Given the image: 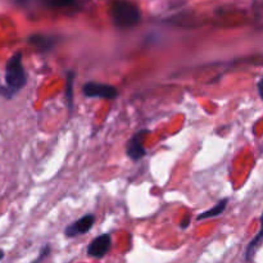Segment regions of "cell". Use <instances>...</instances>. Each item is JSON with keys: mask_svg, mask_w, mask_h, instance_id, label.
I'll return each mask as SVG.
<instances>
[{"mask_svg": "<svg viewBox=\"0 0 263 263\" xmlns=\"http://www.w3.org/2000/svg\"><path fill=\"white\" fill-rule=\"evenodd\" d=\"M27 84V73L22 63V53L13 54L5 66V85L0 86V95L7 99L14 97Z\"/></svg>", "mask_w": 263, "mask_h": 263, "instance_id": "cell-1", "label": "cell"}, {"mask_svg": "<svg viewBox=\"0 0 263 263\" xmlns=\"http://www.w3.org/2000/svg\"><path fill=\"white\" fill-rule=\"evenodd\" d=\"M113 23L120 28L134 27L140 22V10L128 0H116L110 8Z\"/></svg>", "mask_w": 263, "mask_h": 263, "instance_id": "cell-2", "label": "cell"}, {"mask_svg": "<svg viewBox=\"0 0 263 263\" xmlns=\"http://www.w3.org/2000/svg\"><path fill=\"white\" fill-rule=\"evenodd\" d=\"M82 92L87 98H103V99H115L118 97V91L115 86L98 82H87L82 87Z\"/></svg>", "mask_w": 263, "mask_h": 263, "instance_id": "cell-3", "label": "cell"}, {"mask_svg": "<svg viewBox=\"0 0 263 263\" xmlns=\"http://www.w3.org/2000/svg\"><path fill=\"white\" fill-rule=\"evenodd\" d=\"M146 134H148V130H141L128 140L127 146H126V153H127L128 158L133 159L134 162L140 161L141 158L145 157L146 153L143 144V138Z\"/></svg>", "mask_w": 263, "mask_h": 263, "instance_id": "cell-4", "label": "cell"}, {"mask_svg": "<svg viewBox=\"0 0 263 263\" xmlns=\"http://www.w3.org/2000/svg\"><path fill=\"white\" fill-rule=\"evenodd\" d=\"M110 236L108 234L97 236L87 247V256L92 258H103L110 249Z\"/></svg>", "mask_w": 263, "mask_h": 263, "instance_id": "cell-5", "label": "cell"}, {"mask_svg": "<svg viewBox=\"0 0 263 263\" xmlns=\"http://www.w3.org/2000/svg\"><path fill=\"white\" fill-rule=\"evenodd\" d=\"M95 222V216L89 213V215H85L84 217H81L80 220H77L76 222H73L72 225H68L64 230V234L68 238H74L77 235H82V234H86L91 230L92 225Z\"/></svg>", "mask_w": 263, "mask_h": 263, "instance_id": "cell-6", "label": "cell"}, {"mask_svg": "<svg viewBox=\"0 0 263 263\" xmlns=\"http://www.w3.org/2000/svg\"><path fill=\"white\" fill-rule=\"evenodd\" d=\"M58 43V37L50 35H32L28 37V44L33 46L37 51L41 53H46V51L51 50V49L55 46V44Z\"/></svg>", "mask_w": 263, "mask_h": 263, "instance_id": "cell-7", "label": "cell"}, {"mask_svg": "<svg viewBox=\"0 0 263 263\" xmlns=\"http://www.w3.org/2000/svg\"><path fill=\"white\" fill-rule=\"evenodd\" d=\"M261 230H259V233L257 234L256 236L253 238V240L249 243V246L247 247L246 249V261L247 262H252L253 261L254 256H256L257 251H258L259 248H261V246L263 244V215L261 217Z\"/></svg>", "mask_w": 263, "mask_h": 263, "instance_id": "cell-8", "label": "cell"}, {"mask_svg": "<svg viewBox=\"0 0 263 263\" xmlns=\"http://www.w3.org/2000/svg\"><path fill=\"white\" fill-rule=\"evenodd\" d=\"M228 203H229L228 198H225V199L220 200V202H218L217 204L215 205V207H212V208H211V210L205 211V212L200 213V215L197 217V220L200 221V220H205V218L215 217V216H220L221 213H222L223 211L226 210V205H228Z\"/></svg>", "mask_w": 263, "mask_h": 263, "instance_id": "cell-9", "label": "cell"}, {"mask_svg": "<svg viewBox=\"0 0 263 263\" xmlns=\"http://www.w3.org/2000/svg\"><path fill=\"white\" fill-rule=\"evenodd\" d=\"M41 3L50 9H61V8L73 7L76 0H41Z\"/></svg>", "mask_w": 263, "mask_h": 263, "instance_id": "cell-10", "label": "cell"}, {"mask_svg": "<svg viewBox=\"0 0 263 263\" xmlns=\"http://www.w3.org/2000/svg\"><path fill=\"white\" fill-rule=\"evenodd\" d=\"M73 79L74 73L69 71L67 73V87H66V98L67 104H68V109L72 110V100H73Z\"/></svg>", "mask_w": 263, "mask_h": 263, "instance_id": "cell-11", "label": "cell"}, {"mask_svg": "<svg viewBox=\"0 0 263 263\" xmlns=\"http://www.w3.org/2000/svg\"><path fill=\"white\" fill-rule=\"evenodd\" d=\"M49 254H50V247L45 246L43 249H41V252H40V254H39L37 258H36L32 263H41L44 261V259L48 258Z\"/></svg>", "mask_w": 263, "mask_h": 263, "instance_id": "cell-12", "label": "cell"}, {"mask_svg": "<svg viewBox=\"0 0 263 263\" xmlns=\"http://www.w3.org/2000/svg\"><path fill=\"white\" fill-rule=\"evenodd\" d=\"M189 222H190V216H186V217H185V221H182L181 222V229H186L187 226H189Z\"/></svg>", "mask_w": 263, "mask_h": 263, "instance_id": "cell-13", "label": "cell"}, {"mask_svg": "<svg viewBox=\"0 0 263 263\" xmlns=\"http://www.w3.org/2000/svg\"><path fill=\"white\" fill-rule=\"evenodd\" d=\"M258 90H259V95H261V98L263 99V81H261L258 84Z\"/></svg>", "mask_w": 263, "mask_h": 263, "instance_id": "cell-14", "label": "cell"}, {"mask_svg": "<svg viewBox=\"0 0 263 263\" xmlns=\"http://www.w3.org/2000/svg\"><path fill=\"white\" fill-rule=\"evenodd\" d=\"M27 2L28 0H15V3H17V4H21V5H25Z\"/></svg>", "mask_w": 263, "mask_h": 263, "instance_id": "cell-15", "label": "cell"}, {"mask_svg": "<svg viewBox=\"0 0 263 263\" xmlns=\"http://www.w3.org/2000/svg\"><path fill=\"white\" fill-rule=\"evenodd\" d=\"M3 258H4V251H2V249H0V261H2Z\"/></svg>", "mask_w": 263, "mask_h": 263, "instance_id": "cell-16", "label": "cell"}, {"mask_svg": "<svg viewBox=\"0 0 263 263\" xmlns=\"http://www.w3.org/2000/svg\"><path fill=\"white\" fill-rule=\"evenodd\" d=\"M262 81H263V79H262Z\"/></svg>", "mask_w": 263, "mask_h": 263, "instance_id": "cell-17", "label": "cell"}]
</instances>
